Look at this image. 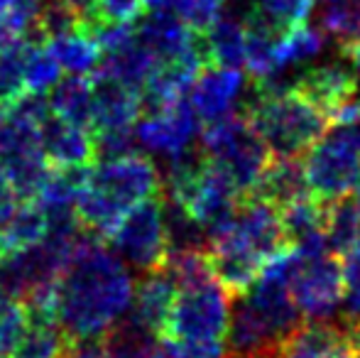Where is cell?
Listing matches in <instances>:
<instances>
[{"label":"cell","instance_id":"obj_1","mask_svg":"<svg viewBox=\"0 0 360 358\" xmlns=\"http://www.w3.org/2000/svg\"><path fill=\"white\" fill-rule=\"evenodd\" d=\"M135 280L103 241L84 231L69 265L57 280L54 314L76 344L98 341L133 305Z\"/></svg>","mask_w":360,"mask_h":358},{"label":"cell","instance_id":"obj_2","mask_svg":"<svg viewBox=\"0 0 360 358\" xmlns=\"http://www.w3.org/2000/svg\"><path fill=\"white\" fill-rule=\"evenodd\" d=\"M289 248L280 209L257 196H245L236 214L209 236V263L228 295H243L262 268Z\"/></svg>","mask_w":360,"mask_h":358},{"label":"cell","instance_id":"obj_3","mask_svg":"<svg viewBox=\"0 0 360 358\" xmlns=\"http://www.w3.org/2000/svg\"><path fill=\"white\" fill-rule=\"evenodd\" d=\"M162 191L165 181L147 155L128 153L123 158L101 160L91 167L89 184L76 199V216L89 234L108 241L128 209Z\"/></svg>","mask_w":360,"mask_h":358},{"label":"cell","instance_id":"obj_4","mask_svg":"<svg viewBox=\"0 0 360 358\" xmlns=\"http://www.w3.org/2000/svg\"><path fill=\"white\" fill-rule=\"evenodd\" d=\"M231 300L214 275L179 287L160 334L165 354L169 358H228Z\"/></svg>","mask_w":360,"mask_h":358},{"label":"cell","instance_id":"obj_5","mask_svg":"<svg viewBox=\"0 0 360 358\" xmlns=\"http://www.w3.org/2000/svg\"><path fill=\"white\" fill-rule=\"evenodd\" d=\"M272 155L302 158L331 128L328 115L292 87L257 84L243 110Z\"/></svg>","mask_w":360,"mask_h":358},{"label":"cell","instance_id":"obj_6","mask_svg":"<svg viewBox=\"0 0 360 358\" xmlns=\"http://www.w3.org/2000/svg\"><path fill=\"white\" fill-rule=\"evenodd\" d=\"M201 153L231 174L243 199L255 189L272 153L243 113H231L206 123L201 133Z\"/></svg>","mask_w":360,"mask_h":358},{"label":"cell","instance_id":"obj_7","mask_svg":"<svg viewBox=\"0 0 360 358\" xmlns=\"http://www.w3.org/2000/svg\"><path fill=\"white\" fill-rule=\"evenodd\" d=\"M309 191L319 201L351 196L360 184V143L356 125H336L304 155Z\"/></svg>","mask_w":360,"mask_h":358},{"label":"cell","instance_id":"obj_8","mask_svg":"<svg viewBox=\"0 0 360 358\" xmlns=\"http://www.w3.org/2000/svg\"><path fill=\"white\" fill-rule=\"evenodd\" d=\"M108 241L118 250L120 258L128 260L135 270L152 272L165 268L167 253H169L165 191L128 209V214L123 216Z\"/></svg>","mask_w":360,"mask_h":358},{"label":"cell","instance_id":"obj_9","mask_svg":"<svg viewBox=\"0 0 360 358\" xmlns=\"http://www.w3.org/2000/svg\"><path fill=\"white\" fill-rule=\"evenodd\" d=\"M289 292L302 319L328 321L343 305V292H346L338 255L321 253L311 258L299 255V263L289 280Z\"/></svg>","mask_w":360,"mask_h":358},{"label":"cell","instance_id":"obj_10","mask_svg":"<svg viewBox=\"0 0 360 358\" xmlns=\"http://www.w3.org/2000/svg\"><path fill=\"white\" fill-rule=\"evenodd\" d=\"M199 115L186 98H179L169 108L145 113L143 120L135 123V138L147 150L174 160L179 155L194 150V140L199 135Z\"/></svg>","mask_w":360,"mask_h":358},{"label":"cell","instance_id":"obj_11","mask_svg":"<svg viewBox=\"0 0 360 358\" xmlns=\"http://www.w3.org/2000/svg\"><path fill=\"white\" fill-rule=\"evenodd\" d=\"M243 89H245V77L240 74V69L204 67L189 89V103L196 110L199 120L214 123V120L236 113Z\"/></svg>","mask_w":360,"mask_h":358},{"label":"cell","instance_id":"obj_12","mask_svg":"<svg viewBox=\"0 0 360 358\" xmlns=\"http://www.w3.org/2000/svg\"><path fill=\"white\" fill-rule=\"evenodd\" d=\"M292 89H297L299 94L307 96L311 103H316L323 113L328 115V120L333 123V115L353 101L358 94V77L343 64H321V67H311L307 72H302L292 84Z\"/></svg>","mask_w":360,"mask_h":358},{"label":"cell","instance_id":"obj_13","mask_svg":"<svg viewBox=\"0 0 360 358\" xmlns=\"http://www.w3.org/2000/svg\"><path fill=\"white\" fill-rule=\"evenodd\" d=\"M135 39L155 54L157 62H165L196 49L199 32H194L172 10H147V15L135 27Z\"/></svg>","mask_w":360,"mask_h":358},{"label":"cell","instance_id":"obj_14","mask_svg":"<svg viewBox=\"0 0 360 358\" xmlns=\"http://www.w3.org/2000/svg\"><path fill=\"white\" fill-rule=\"evenodd\" d=\"M39 145L54 167H79L94 165L96 160L91 130L62 120L54 113H49L39 125Z\"/></svg>","mask_w":360,"mask_h":358},{"label":"cell","instance_id":"obj_15","mask_svg":"<svg viewBox=\"0 0 360 358\" xmlns=\"http://www.w3.org/2000/svg\"><path fill=\"white\" fill-rule=\"evenodd\" d=\"M143 115L140 91L115 84L110 79L94 77V110H91V130H123L135 128Z\"/></svg>","mask_w":360,"mask_h":358},{"label":"cell","instance_id":"obj_16","mask_svg":"<svg viewBox=\"0 0 360 358\" xmlns=\"http://www.w3.org/2000/svg\"><path fill=\"white\" fill-rule=\"evenodd\" d=\"M176 290H179V287H176L174 277L167 272V268L145 272V275L135 282L133 305H130L133 312H130V317H133L135 321H140L145 329H150L152 334L160 336L167 319H169Z\"/></svg>","mask_w":360,"mask_h":358},{"label":"cell","instance_id":"obj_17","mask_svg":"<svg viewBox=\"0 0 360 358\" xmlns=\"http://www.w3.org/2000/svg\"><path fill=\"white\" fill-rule=\"evenodd\" d=\"M307 194H311V191H309L307 172H304V160L292 158V155H272L267 167L262 170L260 179H257L255 189L248 196H257L275 209H282V206L292 204Z\"/></svg>","mask_w":360,"mask_h":358},{"label":"cell","instance_id":"obj_18","mask_svg":"<svg viewBox=\"0 0 360 358\" xmlns=\"http://www.w3.org/2000/svg\"><path fill=\"white\" fill-rule=\"evenodd\" d=\"M280 358H356V354L343 329L328 321H307L287 336Z\"/></svg>","mask_w":360,"mask_h":358},{"label":"cell","instance_id":"obj_19","mask_svg":"<svg viewBox=\"0 0 360 358\" xmlns=\"http://www.w3.org/2000/svg\"><path fill=\"white\" fill-rule=\"evenodd\" d=\"M206 67H245V18L236 13H218L206 32H201Z\"/></svg>","mask_w":360,"mask_h":358},{"label":"cell","instance_id":"obj_20","mask_svg":"<svg viewBox=\"0 0 360 358\" xmlns=\"http://www.w3.org/2000/svg\"><path fill=\"white\" fill-rule=\"evenodd\" d=\"M155 54L145 44H140L138 39H133V42L123 44V47L113 49V52L101 54L98 69L91 77H103L115 84H123L128 89L140 91L145 87L147 77L152 74V69H155Z\"/></svg>","mask_w":360,"mask_h":358},{"label":"cell","instance_id":"obj_21","mask_svg":"<svg viewBox=\"0 0 360 358\" xmlns=\"http://www.w3.org/2000/svg\"><path fill=\"white\" fill-rule=\"evenodd\" d=\"M74 341L64 334L57 317L27 314V326L8 358H69Z\"/></svg>","mask_w":360,"mask_h":358},{"label":"cell","instance_id":"obj_22","mask_svg":"<svg viewBox=\"0 0 360 358\" xmlns=\"http://www.w3.org/2000/svg\"><path fill=\"white\" fill-rule=\"evenodd\" d=\"M101 354L103 358H162L165 349L160 336L128 317L105 331L101 339Z\"/></svg>","mask_w":360,"mask_h":358},{"label":"cell","instance_id":"obj_23","mask_svg":"<svg viewBox=\"0 0 360 358\" xmlns=\"http://www.w3.org/2000/svg\"><path fill=\"white\" fill-rule=\"evenodd\" d=\"M44 44L54 54L62 72L72 74V77H91L98 69L101 54H103L84 25L79 30H72V32L49 37Z\"/></svg>","mask_w":360,"mask_h":358},{"label":"cell","instance_id":"obj_24","mask_svg":"<svg viewBox=\"0 0 360 358\" xmlns=\"http://www.w3.org/2000/svg\"><path fill=\"white\" fill-rule=\"evenodd\" d=\"M47 236V214L37 201H20L10 214L8 224L0 236V250L3 258L39 243Z\"/></svg>","mask_w":360,"mask_h":358},{"label":"cell","instance_id":"obj_25","mask_svg":"<svg viewBox=\"0 0 360 358\" xmlns=\"http://www.w3.org/2000/svg\"><path fill=\"white\" fill-rule=\"evenodd\" d=\"M49 108L62 120H69L81 128H91L94 110V77H69L47 94Z\"/></svg>","mask_w":360,"mask_h":358},{"label":"cell","instance_id":"obj_26","mask_svg":"<svg viewBox=\"0 0 360 358\" xmlns=\"http://www.w3.org/2000/svg\"><path fill=\"white\" fill-rule=\"evenodd\" d=\"M323 234H326L328 250L338 258L360 238V209L353 201V196L328 201Z\"/></svg>","mask_w":360,"mask_h":358},{"label":"cell","instance_id":"obj_27","mask_svg":"<svg viewBox=\"0 0 360 358\" xmlns=\"http://www.w3.org/2000/svg\"><path fill=\"white\" fill-rule=\"evenodd\" d=\"M37 42L39 39L25 34L0 49V106L13 103L25 94V64H27L30 49Z\"/></svg>","mask_w":360,"mask_h":358},{"label":"cell","instance_id":"obj_28","mask_svg":"<svg viewBox=\"0 0 360 358\" xmlns=\"http://www.w3.org/2000/svg\"><path fill=\"white\" fill-rule=\"evenodd\" d=\"M321 49H323V34L319 30H311L307 23L294 30H287V32H282L280 42H277V69L285 72L292 64L316 57Z\"/></svg>","mask_w":360,"mask_h":358},{"label":"cell","instance_id":"obj_29","mask_svg":"<svg viewBox=\"0 0 360 358\" xmlns=\"http://www.w3.org/2000/svg\"><path fill=\"white\" fill-rule=\"evenodd\" d=\"M321 27L338 42L360 37V0H321Z\"/></svg>","mask_w":360,"mask_h":358},{"label":"cell","instance_id":"obj_30","mask_svg":"<svg viewBox=\"0 0 360 358\" xmlns=\"http://www.w3.org/2000/svg\"><path fill=\"white\" fill-rule=\"evenodd\" d=\"M314 8V0H252L250 10L260 15L265 23L275 30L287 32L307 23L309 13Z\"/></svg>","mask_w":360,"mask_h":358},{"label":"cell","instance_id":"obj_31","mask_svg":"<svg viewBox=\"0 0 360 358\" xmlns=\"http://www.w3.org/2000/svg\"><path fill=\"white\" fill-rule=\"evenodd\" d=\"M62 79V67L47 49L44 42H37L30 49L27 64H25V91L30 94H49Z\"/></svg>","mask_w":360,"mask_h":358},{"label":"cell","instance_id":"obj_32","mask_svg":"<svg viewBox=\"0 0 360 358\" xmlns=\"http://www.w3.org/2000/svg\"><path fill=\"white\" fill-rule=\"evenodd\" d=\"M145 13V0H98L96 18L110 23H135Z\"/></svg>","mask_w":360,"mask_h":358},{"label":"cell","instance_id":"obj_33","mask_svg":"<svg viewBox=\"0 0 360 358\" xmlns=\"http://www.w3.org/2000/svg\"><path fill=\"white\" fill-rule=\"evenodd\" d=\"M59 3H64L67 8H72L74 13L84 20V23L91 18H96V8H98V0H59Z\"/></svg>","mask_w":360,"mask_h":358},{"label":"cell","instance_id":"obj_34","mask_svg":"<svg viewBox=\"0 0 360 358\" xmlns=\"http://www.w3.org/2000/svg\"><path fill=\"white\" fill-rule=\"evenodd\" d=\"M341 52H343V57H346L348 62H351L353 67L360 72V37H353V39L341 42Z\"/></svg>","mask_w":360,"mask_h":358},{"label":"cell","instance_id":"obj_35","mask_svg":"<svg viewBox=\"0 0 360 358\" xmlns=\"http://www.w3.org/2000/svg\"><path fill=\"white\" fill-rule=\"evenodd\" d=\"M13 5H15V0H0V18H3V15L8 13Z\"/></svg>","mask_w":360,"mask_h":358},{"label":"cell","instance_id":"obj_36","mask_svg":"<svg viewBox=\"0 0 360 358\" xmlns=\"http://www.w3.org/2000/svg\"><path fill=\"white\" fill-rule=\"evenodd\" d=\"M270 358H280V354H277V356H270Z\"/></svg>","mask_w":360,"mask_h":358},{"label":"cell","instance_id":"obj_37","mask_svg":"<svg viewBox=\"0 0 360 358\" xmlns=\"http://www.w3.org/2000/svg\"><path fill=\"white\" fill-rule=\"evenodd\" d=\"M358 143H360V133H358Z\"/></svg>","mask_w":360,"mask_h":358},{"label":"cell","instance_id":"obj_38","mask_svg":"<svg viewBox=\"0 0 360 358\" xmlns=\"http://www.w3.org/2000/svg\"><path fill=\"white\" fill-rule=\"evenodd\" d=\"M162 358H169V356H167V354H165V356H162Z\"/></svg>","mask_w":360,"mask_h":358},{"label":"cell","instance_id":"obj_39","mask_svg":"<svg viewBox=\"0 0 360 358\" xmlns=\"http://www.w3.org/2000/svg\"><path fill=\"white\" fill-rule=\"evenodd\" d=\"M358 358H360V356H358Z\"/></svg>","mask_w":360,"mask_h":358}]
</instances>
